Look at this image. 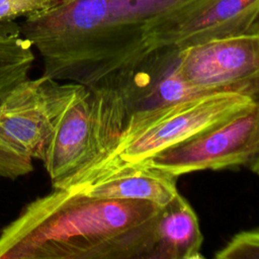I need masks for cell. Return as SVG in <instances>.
Segmentation results:
<instances>
[{
  "label": "cell",
  "instance_id": "15",
  "mask_svg": "<svg viewBox=\"0 0 259 259\" xmlns=\"http://www.w3.org/2000/svg\"><path fill=\"white\" fill-rule=\"evenodd\" d=\"M253 28H255V29H259V16H258V18H257V20H256V22H255V24H254Z\"/></svg>",
  "mask_w": 259,
  "mask_h": 259
},
{
  "label": "cell",
  "instance_id": "3",
  "mask_svg": "<svg viewBox=\"0 0 259 259\" xmlns=\"http://www.w3.org/2000/svg\"><path fill=\"white\" fill-rule=\"evenodd\" d=\"M256 88H227L130 112L112 147L62 188L141 166L153 157L252 110Z\"/></svg>",
  "mask_w": 259,
  "mask_h": 259
},
{
  "label": "cell",
  "instance_id": "5",
  "mask_svg": "<svg viewBox=\"0 0 259 259\" xmlns=\"http://www.w3.org/2000/svg\"><path fill=\"white\" fill-rule=\"evenodd\" d=\"M82 86L45 75L15 85L0 103V148L40 161L61 115Z\"/></svg>",
  "mask_w": 259,
  "mask_h": 259
},
{
  "label": "cell",
  "instance_id": "7",
  "mask_svg": "<svg viewBox=\"0 0 259 259\" xmlns=\"http://www.w3.org/2000/svg\"><path fill=\"white\" fill-rule=\"evenodd\" d=\"M175 68L202 92L259 86V29L177 50Z\"/></svg>",
  "mask_w": 259,
  "mask_h": 259
},
{
  "label": "cell",
  "instance_id": "12",
  "mask_svg": "<svg viewBox=\"0 0 259 259\" xmlns=\"http://www.w3.org/2000/svg\"><path fill=\"white\" fill-rule=\"evenodd\" d=\"M57 0H0V31L20 29L19 19L35 15Z\"/></svg>",
  "mask_w": 259,
  "mask_h": 259
},
{
  "label": "cell",
  "instance_id": "8",
  "mask_svg": "<svg viewBox=\"0 0 259 259\" xmlns=\"http://www.w3.org/2000/svg\"><path fill=\"white\" fill-rule=\"evenodd\" d=\"M259 16V0H189L162 16L150 31L154 52L182 49L251 30Z\"/></svg>",
  "mask_w": 259,
  "mask_h": 259
},
{
  "label": "cell",
  "instance_id": "6",
  "mask_svg": "<svg viewBox=\"0 0 259 259\" xmlns=\"http://www.w3.org/2000/svg\"><path fill=\"white\" fill-rule=\"evenodd\" d=\"M144 165L177 178L197 171L240 167L259 175V91L249 112L163 151Z\"/></svg>",
  "mask_w": 259,
  "mask_h": 259
},
{
  "label": "cell",
  "instance_id": "13",
  "mask_svg": "<svg viewBox=\"0 0 259 259\" xmlns=\"http://www.w3.org/2000/svg\"><path fill=\"white\" fill-rule=\"evenodd\" d=\"M217 259H259V229L234 235L215 254Z\"/></svg>",
  "mask_w": 259,
  "mask_h": 259
},
{
  "label": "cell",
  "instance_id": "4",
  "mask_svg": "<svg viewBox=\"0 0 259 259\" xmlns=\"http://www.w3.org/2000/svg\"><path fill=\"white\" fill-rule=\"evenodd\" d=\"M128 113L126 98L114 81L83 85L61 115L40 160L52 187H64L104 155L118 138Z\"/></svg>",
  "mask_w": 259,
  "mask_h": 259
},
{
  "label": "cell",
  "instance_id": "14",
  "mask_svg": "<svg viewBox=\"0 0 259 259\" xmlns=\"http://www.w3.org/2000/svg\"><path fill=\"white\" fill-rule=\"evenodd\" d=\"M33 171L32 160L9 154L0 148V177L16 180Z\"/></svg>",
  "mask_w": 259,
  "mask_h": 259
},
{
  "label": "cell",
  "instance_id": "2",
  "mask_svg": "<svg viewBox=\"0 0 259 259\" xmlns=\"http://www.w3.org/2000/svg\"><path fill=\"white\" fill-rule=\"evenodd\" d=\"M162 207L52 187L1 230L0 259H151Z\"/></svg>",
  "mask_w": 259,
  "mask_h": 259
},
{
  "label": "cell",
  "instance_id": "1",
  "mask_svg": "<svg viewBox=\"0 0 259 259\" xmlns=\"http://www.w3.org/2000/svg\"><path fill=\"white\" fill-rule=\"evenodd\" d=\"M189 0H57L19 22L44 74L90 87L131 70L154 53L157 20Z\"/></svg>",
  "mask_w": 259,
  "mask_h": 259
},
{
  "label": "cell",
  "instance_id": "9",
  "mask_svg": "<svg viewBox=\"0 0 259 259\" xmlns=\"http://www.w3.org/2000/svg\"><path fill=\"white\" fill-rule=\"evenodd\" d=\"M177 177L151 167L136 166L67 188L96 198L139 199L165 206L178 195Z\"/></svg>",
  "mask_w": 259,
  "mask_h": 259
},
{
  "label": "cell",
  "instance_id": "10",
  "mask_svg": "<svg viewBox=\"0 0 259 259\" xmlns=\"http://www.w3.org/2000/svg\"><path fill=\"white\" fill-rule=\"evenodd\" d=\"M202 241L194 209L178 193L161 208L151 259H201Z\"/></svg>",
  "mask_w": 259,
  "mask_h": 259
},
{
  "label": "cell",
  "instance_id": "11",
  "mask_svg": "<svg viewBox=\"0 0 259 259\" xmlns=\"http://www.w3.org/2000/svg\"><path fill=\"white\" fill-rule=\"evenodd\" d=\"M35 57L21 30L0 31V103L11 89L28 78Z\"/></svg>",
  "mask_w": 259,
  "mask_h": 259
}]
</instances>
